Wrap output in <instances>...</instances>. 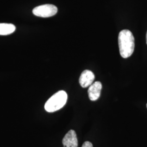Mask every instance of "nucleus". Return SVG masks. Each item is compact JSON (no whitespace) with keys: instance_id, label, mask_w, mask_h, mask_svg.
<instances>
[{"instance_id":"f257e3e1","label":"nucleus","mask_w":147,"mask_h":147,"mask_svg":"<svg viewBox=\"0 0 147 147\" xmlns=\"http://www.w3.org/2000/svg\"><path fill=\"white\" fill-rule=\"evenodd\" d=\"M118 45L121 56L127 58L131 56L135 49V38L131 32L124 30L118 36Z\"/></svg>"},{"instance_id":"f03ea898","label":"nucleus","mask_w":147,"mask_h":147,"mask_svg":"<svg viewBox=\"0 0 147 147\" xmlns=\"http://www.w3.org/2000/svg\"><path fill=\"white\" fill-rule=\"evenodd\" d=\"M68 98L67 93L64 90L58 91L47 100L45 109L48 112H54L60 110L65 105Z\"/></svg>"},{"instance_id":"7ed1b4c3","label":"nucleus","mask_w":147,"mask_h":147,"mask_svg":"<svg viewBox=\"0 0 147 147\" xmlns=\"http://www.w3.org/2000/svg\"><path fill=\"white\" fill-rule=\"evenodd\" d=\"M57 11L58 9L56 6L50 4H46L35 7L33 9L32 13L34 16L39 17L49 18L56 15Z\"/></svg>"},{"instance_id":"20e7f679","label":"nucleus","mask_w":147,"mask_h":147,"mask_svg":"<svg viewBox=\"0 0 147 147\" xmlns=\"http://www.w3.org/2000/svg\"><path fill=\"white\" fill-rule=\"evenodd\" d=\"M94 79V74L92 71L85 70L80 75L79 84L82 88H87L92 84Z\"/></svg>"},{"instance_id":"39448f33","label":"nucleus","mask_w":147,"mask_h":147,"mask_svg":"<svg viewBox=\"0 0 147 147\" xmlns=\"http://www.w3.org/2000/svg\"><path fill=\"white\" fill-rule=\"evenodd\" d=\"M63 147H78V140L75 131L70 130L64 137L62 140Z\"/></svg>"},{"instance_id":"423d86ee","label":"nucleus","mask_w":147,"mask_h":147,"mask_svg":"<svg viewBox=\"0 0 147 147\" xmlns=\"http://www.w3.org/2000/svg\"><path fill=\"white\" fill-rule=\"evenodd\" d=\"M102 84L99 81L95 82L90 86L88 90V94L91 101H96L100 98Z\"/></svg>"},{"instance_id":"0eeeda50","label":"nucleus","mask_w":147,"mask_h":147,"mask_svg":"<svg viewBox=\"0 0 147 147\" xmlns=\"http://www.w3.org/2000/svg\"><path fill=\"white\" fill-rule=\"evenodd\" d=\"M16 27L11 24L0 23V35L6 36L13 33L16 31Z\"/></svg>"},{"instance_id":"6e6552de","label":"nucleus","mask_w":147,"mask_h":147,"mask_svg":"<svg viewBox=\"0 0 147 147\" xmlns=\"http://www.w3.org/2000/svg\"><path fill=\"white\" fill-rule=\"evenodd\" d=\"M82 147H93V146L91 142H89V141H86L83 144Z\"/></svg>"},{"instance_id":"1a4fd4ad","label":"nucleus","mask_w":147,"mask_h":147,"mask_svg":"<svg viewBox=\"0 0 147 147\" xmlns=\"http://www.w3.org/2000/svg\"><path fill=\"white\" fill-rule=\"evenodd\" d=\"M146 42H147V34H146Z\"/></svg>"},{"instance_id":"9d476101","label":"nucleus","mask_w":147,"mask_h":147,"mask_svg":"<svg viewBox=\"0 0 147 147\" xmlns=\"http://www.w3.org/2000/svg\"></svg>"}]
</instances>
